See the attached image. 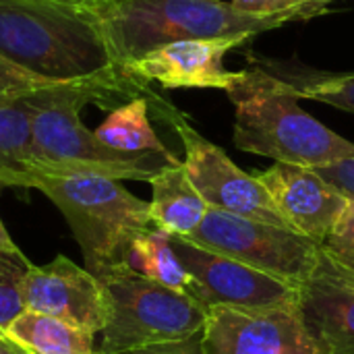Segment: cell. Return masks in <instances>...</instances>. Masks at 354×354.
<instances>
[{
	"instance_id": "6da1fadb",
	"label": "cell",
	"mask_w": 354,
	"mask_h": 354,
	"mask_svg": "<svg viewBox=\"0 0 354 354\" xmlns=\"http://www.w3.org/2000/svg\"><path fill=\"white\" fill-rule=\"evenodd\" d=\"M135 97H147L153 114L170 106V102L149 87V83L131 75L87 81L25 104L29 108L31 135L27 174H100L114 180L149 183L164 166L180 162L176 156L166 158L158 153H122L110 149L81 120L79 112L87 104L110 112Z\"/></svg>"
},
{
	"instance_id": "7a4b0ae2",
	"label": "cell",
	"mask_w": 354,
	"mask_h": 354,
	"mask_svg": "<svg viewBox=\"0 0 354 354\" xmlns=\"http://www.w3.org/2000/svg\"><path fill=\"white\" fill-rule=\"evenodd\" d=\"M0 54L54 81L124 75L97 15L66 0H0Z\"/></svg>"
},
{
	"instance_id": "3957f363",
	"label": "cell",
	"mask_w": 354,
	"mask_h": 354,
	"mask_svg": "<svg viewBox=\"0 0 354 354\" xmlns=\"http://www.w3.org/2000/svg\"><path fill=\"white\" fill-rule=\"evenodd\" d=\"M226 93L234 106V145L243 151L305 168L354 156L353 141L305 112L292 85L261 64L239 71Z\"/></svg>"
},
{
	"instance_id": "277c9868",
	"label": "cell",
	"mask_w": 354,
	"mask_h": 354,
	"mask_svg": "<svg viewBox=\"0 0 354 354\" xmlns=\"http://www.w3.org/2000/svg\"><path fill=\"white\" fill-rule=\"evenodd\" d=\"M120 68L145 52L183 39L232 37L278 29L292 17H263L224 0H108L91 8Z\"/></svg>"
},
{
	"instance_id": "5b68a950",
	"label": "cell",
	"mask_w": 354,
	"mask_h": 354,
	"mask_svg": "<svg viewBox=\"0 0 354 354\" xmlns=\"http://www.w3.org/2000/svg\"><path fill=\"white\" fill-rule=\"evenodd\" d=\"M29 189H37L58 207L83 253L85 268L95 276L122 263L129 245L153 226L149 201L108 176L29 172Z\"/></svg>"
},
{
	"instance_id": "8992f818",
	"label": "cell",
	"mask_w": 354,
	"mask_h": 354,
	"mask_svg": "<svg viewBox=\"0 0 354 354\" xmlns=\"http://www.w3.org/2000/svg\"><path fill=\"white\" fill-rule=\"evenodd\" d=\"M110 305L97 354L183 342L203 332L207 309L191 295L147 280L124 263L97 274Z\"/></svg>"
},
{
	"instance_id": "52a82bcc",
	"label": "cell",
	"mask_w": 354,
	"mask_h": 354,
	"mask_svg": "<svg viewBox=\"0 0 354 354\" xmlns=\"http://www.w3.org/2000/svg\"><path fill=\"white\" fill-rule=\"evenodd\" d=\"M185 239L297 288L311 276L322 251V245L290 228L214 207L207 209L195 232Z\"/></svg>"
},
{
	"instance_id": "ba28073f",
	"label": "cell",
	"mask_w": 354,
	"mask_h": 354,
	"mask_svg": "<svg viewBox=\"0 0 354 354\" xmlns=\"http://www.w3.org/2000/svg\"><path fill=\"white\" fill-rule=\"evenodd\" d=\"M166 124L178 135L189 180L209 207L288 228L259 178L241 170L222 147L199 135L180 110Z\"/></svg>"
},
{
	"instance_id": "9c48e42d",
	"label": "cell",
	"mask_w": 354,
	"mask_h": 354,
	"mask_svg": "<svg viewBox=\"0 0 354 354\" xmlns=\"http://www.w3.org/2000/svg\"><path fill=\"white\" fill-rule=\"evenodd\" d=\"M170 243L191 278L189 295L207 311L214 307L272 309L297 305V286L226 255L197 247L185 236H170Z\"/></svg>"
},
{
	"instance_id": "30bf717a",
	"label": "cell",
	"mask_w": 354,
	"mask_h": 354,
	"mask_svg": "<svg viewBox=\"0 0 354 354\" xmlns=\"http://www.w3.org/2000/svg\"><path fill=\"white\" fill-rule=\"evenodd\" d=\"M203 354H322L297 305L272 309L214 307L201 332Z\"/></svg>"
},
{
	"instance_id": "8fae6325",
	"label": "cell",
	"mask_w": 354,
	"mask_h": 354,
	"mask_svg": "<svg viewBox=\"0 0 354 354\" xmlns=\"http://www.w3.org/2000/svg\"><path fill=\"white\" fill-rule=\"evenodd\" d=\"M19 292L25 309L58 317L91 334H102L108 324V295L95 274L58 255L46 266H29Z\"/></svg>"
},
{
	"instance_id": "7c38bea8",
	"label": "cell",
	"mask_w": 354,
	"mask_h": 354,
	"mask_svg": "<svg viewBox=\"0 0 354 354\" xmlns=\"http://www.w3.org/2000/svg\"><path fill=\"white\" fill-rule=\"evenodd\" d=\"M297 311L322 354H354V272L324 247L299 286Z\"/></svg>"
},
{
	"instance_id": "4fadbf2b",
	"label": "cell",
	"mask_w": 354,
	"mask_h": 354,
	"mask_svg": "<svg viewBox=\"0 0 354 354\" xmlns=\"http://www.w3.org/2000/svg\"><path fill=\"white\" fill-rule=\"evenodd\" d=\"M247 35L201 37L172 41L153 48L129 62L122 71L145 83H160L164 89H228L239 73L224 66V56L243 46Z\"/></svg>"
},
{
	"instance_id": "5bb4252c",
	"label": "cell",
	"mask_w": 354,
	"mask_h": 354,
	"mask_svg": "<svg viewBox=\"0 0 354 354\" xmlns=\"http://www.w3.org/2000/svg\"><path fill=\"white\" fill-rule=\"evenodd\" d=\"M257 178L284 224L317 245L326 243L348 205V197L313 168L276 162Z\"/></svg>"
},
{
	"instance_id": "9a60e30c",
	"label": "cell",
	"mask_w": 354,
	"mask_h": 354,
	"mask_svg": "<svg viewBox=\"0 0 354 354\" xmlns=\"http://www.w3.org/2000/svg\"><path fill=\"white\" fill-rule=\"evenodd\" d=\"M149 216L153 226L172 236H191L209 205L197 193L183 162L164 166L151 180Z\"/></svg>"
},
{
	"instance_id": "2e32d148",
	"label": "cell",
	"mask_w": 354,
	"mask_h": 354,
	"mask_svg": "<svg viewBox=\"0 0 354 354\" xmlns=\"http://www.w3.org/2000/svg\"><path fill=\"white\" fill-rule=\"evenodd\" d=\"M27 354H95V334L25 309L4 330Z\"/></svg>"
},
{
	"instance_id": "e0dca14e",
	"label": "cell",
	"mask_w": 354,
	"mask_h": 354,
	"mask_svg": "<svg viewBox=\"0 0 354 354\" xmlns=\"http://www.w3.org/2000/svg\"><path fill=\"white\" fill-rule=\"evenodd\" d=\"M151 102L135 97L108 112L106 120L93 129L95 137L110 149L122 153H158L174 158V153L160 141L149 120Z\"/></svg>"
},
{
	"instance_id": "ac0fdd59",
	"label": "cell",
	"mask_w": 354,
	"mask_h": 354,
	"mask_svg": "<svg viewBox=\"0 0 354 354\" xmlns=\"http://www.w3.org/2000/svg\"><path fill=\"white\" fill-rule=\"evenodd\" d=\"M170 236L172 234H168L158 226L147 228L129 245L122 263L147 280H153L162 286L189 295L191 278L185 266L180 263L170 243Z\"/></svg>"
},
{
	"instance_id": "d6986e66",
	"label": "cell",
	"mask_w": 354,
	"mask_h": 354,
	"mask_svg": "<svg viewBox=\"0 0 354 354\" xmlns=\"http://www.w3.org/2000/svg\"><path fill=\"white\" fill-rule=\"evenodd\" d=\"M29 108L25 104L0 102V187L29 189Z\"/></svg>"
},
{
	"instance_id": "ffe728a7",
	"label": "cell",
	"mask_w": 354,
	"mask_h": 354,
	"mask_svg": "<svg viewBox=\"0 0 354 354\" xmlns=\"http://www.w3.org/2000/svg\"><path fill=\"white\" fill-rule=\"evenodd\" d=\"M259 60V58H257ZM261 66L292 85L299 97L328 104L354 114V73H328L305 66H288L261 58Z\"/></svg>"
},
{
	"instance_id": "44dd1931",
	"label": "cell",
	"mask_w": 354,
	"mask_h": 354,
	"mask_svg": "<svg viewBox=\"0 0 354 354\" xmlns=\"http://www.w3.org/2000/svg\"><path fill=\"white\" fill-rule=\"evenodd\" d=\"M81 83H87V81L68 83V81H54V79L39 77L35 73L25 71L23 66L15 64L12 60L4 58L0 54V102L29 104L33 100H41V97H48V95L66 91V89L77 87Z\"/></svg>"
},
{
	"instance_id": "7402d4cb",
	"label": "cell",
	"mask_w": 354,
	"mask_h": 354,
	"mask_svg": "<svg viewBox=\"0 0 354 354\" xmlns=\"http://www.w3.org/2000/svg\"><path fill=\"white\" fill-rule=\"evenodd\" d=\"M29 266L27 257H0V330L25 311L19 284Z\"/></svg>"
},
{
	"instance_id": "603a6c76",
	"label": "cell",
	"mask_w": 354,
	"mask_h": 354,
	"mask_svg": "<svg viewBox=\"0 0 354 354\" xmlns=\"http://www.w3.org/2000/svg\"><path fill=\"white\" fill-rule=\"evenodd\" d=\"M336 0H230L241 10L263 17H292L305 21L328 10V4Z\"/></svg>"
},
{
	"instance_id": "cb8c5ba5",
	"label": "cell",
	"mask_w": 354,
	"mask_h": 354,
	"mask_svg": "<svg viewBox=\"0 0 354 354\" xmlns=\"http://www.w3.org/2000/svg\"><path fill=\"white\" fill-rule=\"evenodd\" d=\"M338 263L354 272V197H348V205L334 230L322 245Z\"/></svg>"
},
{
	"instance_id": "d4e9b609",
	"label": "cell",
	"mask_w": 354,
	"mask_h": 354,
	"mask_svg": "<svg viewBox=\"0 0 354 354\" xmlns=\"http://www.w3.org/2000/svg\"><path fill=\"white\" fill-rule=\"evenodd\" d=\"M313 170H317L322 178H326L346 197H354V156L334 162L330 166H324V168H313Z\"/></svg>"
},
{
	"instance_id": "484cf974",
	"label": "cell",
	"mask_w": 354,
	"mask_h": 354,
	"mask_svg": "<svg viewBox=\"0 0 354 354\" xmlns=\"http://www.w3.org/2000/svg\"><path fill=\"white\" fill-rule=\"evenodd\" d=\"M124 354H203V348H201V334L199 336H193L189 340H183V342L149 346V348H141V351H133V353Z\"/></svg>"
},
{
	"instance_id": "4316f807",
	"label": "cell",
	"mask_w": 354,
	"mask_h": 354,
	"mask_svg": "<svg viewBox=\"0 0 354 354\" xmlns=\"http://www.w3.org/2000/svg\"><path fill=\"white\" fill-rule=\"evenodd\" d=\"M2 189V187H0ZM0 257H25L21 253V249L15 245V241L10 239V234L6 232L2 220H0Z\"/></svg>"
},
{
	"instance_id": "83f0119b",
	"label": "cell",
	"mask_w": 354,
	"mask_h": 354,
	"mask_svg": "<svg viewBox=\"0 0 354 354\" xmlns=\"http://www.w3.org/2000/svg\"><path fill=\"white\" fill-rule=\"evenodd\" d=\"M0 354H27L4 330H0Z\"/></svg>"
},
{
	"instance_id": "f1b7e54d",
	"label": "cell",
	"mask_w": 354,
	"mask_h": 354,
	"mask_svg": "<svg viewBox=\"0 0 354 354\" xmlns=\"http://www.w3.org/2000/svg\"><path fill=\"white\" fill-rule=\"evenodd\" d=\"M66 2H73V4H81V6H87V8H93L97 4H104L108 0H66Z\"/></svg>"
},
{
	"instance_id": "f546056e",
	"label": "cell",
	"mask_w": 354,
	"mask_h": 354,
	"mask_svg": "<svg viewBox=\"0 0 354 354\" xmlns=\"http://www.w3.org/2000/svg\"><path fill=\"white\" fill-rule=\"evenodd\" d=\"M95 354H97V353H95Z\"/></svg>"
}]
</instances>
